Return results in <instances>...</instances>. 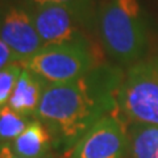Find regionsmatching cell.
Masks as SVG:
<instances>
[{
  "label": "cell",
  "mask_w": 158,
  "mask_h": 158,
  "mask_svg": "<svg viewBox=\"0 0 158 158\" xmlns=\"http://www.w3.org/2000/svg\"><path fill=\"white\" fill-rule=\"evenodd\" d=\"M28 117L12 110L8 104L0 108V142L13 141L25 131L29 124Z\"/></svg>",
  "instance_id": "cell-11"
},
{
  "label": "cell",
  "mask_w": 158,
  "mask_h": 158,
  "mask_svg": "<svg viewBox=\"0 0 158 158\" xmlns=\"http://www.w3.org/2000/svg\"><path fill=\"white\" fill-rule=\"evenodd\" d=\"M31 6H44V4H61L74 9L79 16L85 19L87 24L92 20V0H27Z\"/></svg>",
  "instance_id": "cell-13"
},
{
  "label": "cell",
  "mask_w": 158,
  "mask_h": 158,
  "mask_svg": "<svg viewBox=\"0 0 158 158\" xmlns=\"http://www.w3.org/2000/svg\"><path fill=\"white\" fill-rule=\"evenodd\" d=\"M128 152V129L116 113L100 118L70 150L69 158H121Z\"/></svg>",
  "instance_id": "cell-6"
},
{
  "label": "cell",
  "mask_w": 158,
  "mask_h": 158,
  "mask_svg": "<svg viewBox=\"0 0 158 158\" xmlns=\"http://www.w3.org/2000/svg\"><path fill=\"white\" fill-rule=\"evenodd\" d=\"M54 146L52 133L41 120L34 118L21 135L11 142L9 148L16 156L24 158H41L50 154Z\"/></svg>",
  "instance_id": "cell-9"
},
{
  "label": "cell",
  "mask_w": 158,
  "mask_h": 158,
  "mask_svg": "<svg viewBox=\"0 0 158 158\" xmlns=\"http://www.w3.org/2000/svg\"><path fill=\"white\" fill-rule=\"evenodd\" d=\"M46 82L37 74L23 67L8 106L23 116H36Z\"/></svg>",
  "instance_id": "cell-8"
},
{
  "label": "cell",
  "mask_w": 158,
  "mask_h": 158,
  "mask_svg": "<svg viewBox=\"0 0 158 158\" xmlns=\"http://www.w3.org/2000/svg\"><path fill=\"white\" fill-rule=\"evenodd\" d=\"M27 6L44 46L67 42H90L83 31L90 24L74 9L61 4Z\"/></svg>",
  "instance_id": "cell-5"
},
{
  "label": "cell",
  "mask_w": 158,
  "mask_h": 158,
  "mask_svg": "<svg viewBox=\"0 0 158 158\" xmlns=\"http://www.w3.org/2000/svg\"><path fill=\"white\" fill-rule=\"evenodd\" d=\"M16 62L21 63L20 58L15 54V52L0 37V70L7 67L8 65H11V63H16Z\"/></svg>",
  "instance_id": "cell-14"
},
{
  "label": "cell",
  "mask_w": 158,
  "mask_h": 158,
  "mask_svg": "<svg viewBox=\"0 0 158 158\" xmlns=\"http://www.w3.org/2000/svg\"><path fill=\"white\" fill-rule=\"evenodd\" d=\"M0 158H24V157L15 154L12 152V149L9 148V145H3V146H0ZM41 158H56V157L53 154H48V156L41 157Z\"/></svg>",
  "instance_id": "cell-15"
},
{
  "label": "cell",
  "mask_w": 158,
  "mask_h": 158,
  "mask_svg": "<svg viewBox=\"0 0 158 158\" xmlns=\"http://www.w3.org/2000/svg\"><path fill=\"white\" fill-rule=\"evenodd\" d=\"M21 71L23 65L20 62L11 63L0 70V108L8 104Z\"/></svg>",
  "instance_id": "cell-12"
},
{
  "label": "cell",
  "mask_w": 158,
  "mask_h": 158,
  "mask_svg": "<svg viewBox=\"0 0 158 158\" xmlns=\"http://www.w3.org/2000/svg\"><path fill=\"white\" fill-rule=\"evenodd\" d=\"M0 37L24 62L44 48L27 4L0 6Z\"/></svg>",
  "instance_id": "cell-7"
},
{
  "label": "cell",
  "mask_w": 158,
  "mask_h": 158,
  "mask_svg": "<svg viewBox=\"0 0 158 158\" xmlns=\"http://www.w3.org/2000/svg\"><path fill=\"white\" fill-rule=\"evenodd\" d=\"M21 65L46 83H65L83 77L100 63L90 42H67L44 46Z\"/></svg>",
  "instance_id": "cell-4"
},
{
  "label": "cell",
  "mask_w": 158,
  "mask_h": 158,
  "mask_svg": "<svg viewBox=\"0 0 158 158\" xmlns=\"http://www.w3.org/2000/svg\"><path fill=\"white\" fill-rule=\"evenodd\" d=\"M118 112L131 123L158 127V57L128 67L117 92Z\"/></svg>",
  "instance_id": "cell-3"
},
{
  "label": "cell",
  "mask_w": 158,
  "mask_h": 158,
  "mask_svg": "<svg viewBox=\"0 0 158 158\" xmlns=\"http://www.w3.org/2000/svg\"><path fill=\"white\" fill-rule=\"evenodd\" d=\"M121 69L98 65L83 77L65 83H46L36 118L52 133L54 146L70 152L107 115L118 112Z\"/></svg>",
  "instance_id": "cell-1"
},
{
  "label": "cell",
  "mask_w": 158,
  "mask_h": 158,
  "mask_svg": "<svg viewBox=\"0 0 158 158\" xmlns=\"http://www.w3.org/2000/svg\"><path fill=\"white\" fill-rule=\"evenodd\" d=\"M127 153L131 158H158V127L131 123Z\"/></svg>",
  "instance_id": "cell-10"
},
{
  "label": "cell",
  "mask_w": 158,
  "mask_h": 158,
  "mask_svg": "<svg viewBox=\"0 0 158 158\" xmlns=\"http://www.w3.org/2000/svg\"><path fill=\"white\" fill-rule=\"evenodd\" d=\"M98 29L104 52L121 66L141 61L148 29L138 0H108L99 9Z\"/></svg>",
  "instance_id": "cell-2"
}]
</instances>
